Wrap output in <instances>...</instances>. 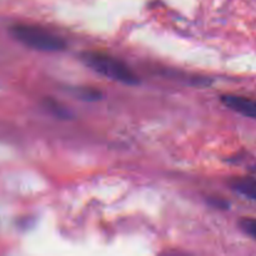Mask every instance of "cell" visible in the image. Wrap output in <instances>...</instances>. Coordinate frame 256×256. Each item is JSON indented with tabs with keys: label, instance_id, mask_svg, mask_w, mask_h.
Wrapping results in <instances>:
<instances>
[{
	"label": "cell",
	"instance_id": "cell-5",
	"mask_svg": "<svg viewBox=\"0 0 256 256\" xmlns=\"http://www.w3.org/2000/svg\"><path fill=\"white\" fill-rule=\"evenodd\" d=\"M240 228H242L248 235H250V236L256 239V219L245 218V219L240 220Z\"/></svg>",
	"mask_w": 256,
	"mask_h": 256
},
{
	"label": "cell",
	"instance_id": "cell-4",
	"mask_svg": "<svg viewBox=\"0 0 256 256\" xmlns=\"http://www.w3.org/2000/svg\"><path fill=\"white\" fill-rule=\"evenodd\" d=\"M232 189L236 190L239 194L249 198L256 202V180L252 178H239L232 180Z\"/></svg>",
	"mask_w": 256,
	"mask_h": 256
},
{
	"label": "cell",
	"instance_id": "cell-2",
	"mask_svg": "<svg viewBox=\"0 0 256 256\" xmlns=\"http://www.w3.org/2000/svg\"><path fill=\"white\" fill-rule=\"evenodd\" d=\"M10 32L20 42L40 52H60L66 48V42L62 38L36 25L15 24Z\"/></svg>",
	"mask_w": 256,
	"mask_h": 256
},
{
	"label": "cell",
	"instance_id": "cell-1",
	"mask_svg": "<svg viewBox=\"0 0 256 256\" xmlns=\"http://www.w3.org/2000/svg\"><path fill=\"white\" fill-rule=\"evenodd\" d=\"M82 60L99 74L122 82L126 85L139 84V78L132 72L129 66L122 60L100 52H85L82 54Z\"/></svg>",
	"mask_w": 256,
	"mask_h": 256
},
{
	"label": "cell",
	"instance_id": "cell-3",
	"mask_svg": "<svg viewBox=\"0 0 256 256\" xmlns=\"http://www.w3.org/2000/svg\"><path fill=\"white\" fill-rule=\"evenodd\" d=\"M222 100L229 109L252 119H256V100L236 95H224Z\"/></svg>",
	"mask_w": 256,
	"mask_h": 256
},
{
	"label": "cell",
	"instance_id": "cell-6",
	"mask_svg": "<svg viewBox=\"0 0 256 256\" xmlns=\"http://www.w3.org/2000/svg\"><path fill=\"white\" fill-rule=\"evenodd\" d=\"M78 95H79L80 98H82V99L89 100V102H92V100H98L100 98V92L92 89V88H89V89L78 90Z\"/></svg>",
	"mask_w": 256,
	"mask_h": 256
}]
</instances>
